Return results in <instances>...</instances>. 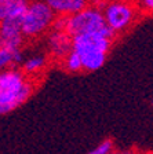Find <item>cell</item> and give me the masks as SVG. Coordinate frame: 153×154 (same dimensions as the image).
<instances>
[{
    "label": "cell",
    "mask_w": 153,
    "mask_h": 154,
    "mask_svg": "<svg viewBox=\"0 0 153 154\" xmlns=\"http://www.w3.org/2000/svg\"><path fill=\"white\" fill-rule=\"evenodd\" d=\"M22 62V51L21 48H4L0 47V72L18 65Z\"/></svg>",
    "instance_id": "30bf717a"
},
{
    "label": "cell",
    "mask_w": 153,
    "mask_h": 154,
    "mask_svg": "<svg viewBox=\"0 0 153 154\" xmlns=\"http://www.w3.org/2000/svg\"><path fill=\"white\" fill-rule=\"evenodd\" d=\"M145 154H153V151H148V153H145Z\"/></svg>",
    "instance_id": "2e32d148"
},
{
    "label": "cell",
    "mask_w": 153,
    "mask_h": 154,
    "mask_svg": "<svg viewBox=\"0 0 153 154\" xmlns=\"http://www.w3.org/2000/svg\"><path fill=\"white\" fill-rule=\"evenodd\" d=\"M62 63H64L65 70L72 72V73H77V72L83 70V65H81V59H80L79 54L75 52L73 50L66 55V57L62 59Z\"/></svg>",
    "instance_id": "7c38bea8"
},
{
    "label": "cell",
    "mask_w": 153,
    "mask_h": 154,
    "mask_svg": "<svg viewBox=\"0 0 153 154\" xmlns=\"http://www.w3.org/2000/svg\"><path fill=\"white\" fill-rule=\"evenodd\" d=\"M112 43V38L99 32L84 33L72 37V50L79 54L83 70L95 72L105 65Z\"/></svg>",
    "instance_id": "7a4b0ae2"
},
{
    "label": "cell",
    "mask_w": 153,
    "mask_h": 154,
    "mask_svg": "<svg viewBox=\"0 0 153 154\" xmlns=\"http://www.w3.org/2000/svg\"><path fill=\"white\" fill-rule=\"evenodd\" d=\"M57 15H72L87 6V0H46Z\"/></svg>",
    "instance_id": "ba28073f"
},
{
    "label": "cell",
    "mask_w": 153,
    "mask_h": 154,
    "mask_svg": "<svg viewBox=\"0 0 153 154\" xmlns=\"http://www.w3.org/2000/svg\"><path fill=\"white\" fill-rule=\"evenodd\" d=\"M57 14L46 0H29L21 18V32L25 38H36L51 29Z\"/></svg>",
    "instance_id": "3957f363"
},
{
    "label": "cell",
    "mask_w": 153,
    "mask_h": 154,
    "mask_svg": "<svg viewBox=\"0 0 153 154\" xmlns=\"http://www.w3.org/2000/svg\"><path fill=\"white\" fill-rule=\"evenodd\" d=\"M132 2H135V3H138V2H139V0H132Z\"/></svg>",
    "instance_id": "ac0fdd59"
},
{
    "label": "cell",
    "mask_w": 153,
    "mask_h": 154,
    "mask_svg": "<svg viewBox=\"0 0 153 154\" xmlns=\"http://www.w3.org/2000/svg\"><path fill=\"white\" fill-rule=\"evenodd\" d=\"M113 151H115V142L112 139H105L91 151H88V154H110Z\"/></svg>",
    "instance_id": "4fadbf2b"
},
{
    "label": "cell",
    "mask_w": 153,
    "mask_h": 154,
    "mask_svg": "<svg viewBox=\"0 0 153 154\" xmlns=\"http://www.w3.org/2000/svg\"><path fill=\"white\" fill-rule=\"evenodd\" d=\"M21 18L14 17L0 21V47L21 48L25 38L21 32Z\"/></svg>",
    "instance_id": "8992f818"
},
{
    "label": "cell",
    "mask_w": 153,
    "mask_h": 154,
    "mask_svg": "<svg viewBox=\"0 0 153 154\" xmlns=\"http://www.w3.org/2000/svg\"><path fill=\"white\" fill-rule=\"evenodd\" d=\"M47 47L53 59L62 61L72 51V36L66 30L50 29L47 36Z\"/></svg>",
    "instance_id": "52a82bcc"
},
{
    "label": "cell",
    "mask_w": 153,
    "mask_h": 154,
    "mask_svg": "<svg viewBox=\"0 0 153 154\" xmlns=\"http://www.w3.org/2000/svg\"><path fill=\"white\" fill-rule=\"evenodd\" d=\"M138 7H139V11L153 14V0H139Z\"/></svg>",
    "instance_id": "5bb4252c"
},
{
    "label": "cell",
    "mask_w": 153,
    "mask_h": 154,
    "mask_svg": "<svg viewBox=\"0 0 153 154\" xmlns=\"http://www.w3.org/2000/svg\"><path fill=\"white\" fill-rule=\"evenodd\" d=\"M29 0H0V21L4 18L22 17Z\"/></svg>",
    "instance_id": "9c48e42d"
},
{
    "label": "cell",
    "mask_w": 153,
    "mask_h": 154,
    "mask_svg": "<svg viewBox=\"0 0 153 154\" xmlns=\"http://www.w3.org/2000/svg\"><path fill=\"white\" fill-rule=\"evenodd\" d=\"M33 83L22 70L11 66L0 72V116L15 110L33 94Z\"/></svg>",
    "instance_id": "6da1fadb"
},
{
    "label": "cell",
    "mask_w": 153,
    "mask_h": 154,
    "mask_svg": "<svg viewBox=\"0 0 153 154\" xmlns=\"http://www.w3.org/2000/svg\"><path fill=\"white\" fill-rule=\"evenodd\" d=\"M106 23L104 15H102V10L95 7L94 4L90 3L77 13L68 15L66 21V30L72 37L84 33H101L105 29Z\"/></svg>",
    "instance_id": "5b68a950"
},
{
    "label": "cell",
    "mask_w": 153,
    "mask_h": 154,
    "mask_svg": "<svg viewBox=\"0 0 153 154\" xmlns=\"http://www.w3.org/2000/svg\"><path fill=\"white\" fill-rule=\"evenodd\" d=\"M121 154H139L137 150H134V149H130V150H126V151H123Z\"/></svg>",
    "instance_id": "9a60e30c"
},
{
    "label": "cell",
    "mask_w": 153,
    "mask_h": 154,
    "mask_svg": "<svg viewBox=\"0 0 153 154\" xmlns=\"http://www.w3.org/2000/svg\"><path fill=\"white\" fill-rule=\"evenodd\" d=\"M47 62H48V59L46 55H35V57L29 58V59H26V61L24 62L22 72L26 76H28V74H30V76L37 74L39 72H42L46 69Z\"/></svg>",
    "instance_id": "8fae6325"
},
{
    "label": "cell",
    "mask_w": 153,
    "mask_h": 154,
    "mask_svg": "<svg viewBox=\"0 0 153 154\" xmlns=\"http://www.w3.org/2000/svg\"><path fill=\"white\" fill-rule=\"evenodd\" d=\"M110 154H121V153H116V151H113V153H110Z\"/></svg>",
    "instance_id": "e0dca14e"
},
{
    "label": "cell",
    "mask_w": 153,
    "mask_h": 154,
    "mask_svg": "<svg viewBox=\"0 0 153 154\" xmlns=\"http://www.w3.org/2000/svg\"><path fill=\"white\" fill-rule=\"evenodd\" d=\"M102 15L106 25L119 35L135 23L139 15V7L132 0H106Z\"/></svg>",
    "instance_id": "277c9868"
},
{
    "label": "cell",
    "mask_w": 153,
    "mask_h": 154,
    "mask_svg": "<svg viewBox=\"0 0 153 154\" xmlns=\"http://www.w3.org/2000/svg\"><path fill=\"white\" fill-rule=\"evenodd\" d=\"M87 2H91V0H87Z\"/></svg>",
    "instance_id": "d6986e66"
}]
</instances>
